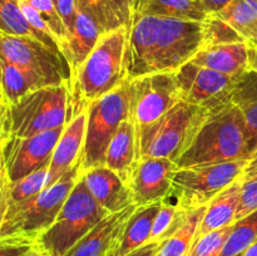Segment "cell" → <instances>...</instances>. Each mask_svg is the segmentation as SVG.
<instances>
[{
    "instance_id": "1",
    "label": "cell",
    "mask_w": 257,
    "mask_h": 256,
    "mask_svg": "<svg viewBox=\"0 0 257 256\" xmlns=\"http://www.w3.org/2000/svg\"><path fill=\"white\" fill-rule=\"evenodd\" d=\"M205 47L203 22L135 15L125 50L127 79L177 72Z\"/></svg>"
},
{
    "instance_id": "2",
    "label": "cell",
    "mask_w": 257,
    "mask_h": 256,
    "mask_svg": "<svg viewBox=\"0 0 257 256\" xmlns=\"http://www.w3.org/2000/svg\"><path fill=\"white\" fill-rule=\"evenodd\" d=\"M128 28L103 33L89 57L70 79V119L94 100L118 89L127 82L125 50Z\"/></svg>"
},
{
    "instance_id": "3",
    "label": "cell",
    "mask_w": 257,
    "mask_h": 256,
    "mask_svg": "<svg viewBox=\"0 0 257 256\" xmlns=\"http://www.w3.org/2000/svg\"><path fill=\"white\" fill-rule=\"evenodd\" d=\"M79 163L38 195L0 212V243H34L54 223L80 178Z\"/></svg>"
},
{
    "instance_id": "4",
    "label": "cell",
    "mask_w": 257,
    "mask_h": 256,
    "mask_svg": "<svg viewBox=\"0 0 257 256\" xmlns=\"http://www.w3.org/2000/svg\"><path fill=\"white\" fill-rule=\"evenodd\" d=\"M250 160L242 113L236 105L210 113L195 141L177 161L178 168Z\"/></svg>"
},
{
    "instance_id": "5",
    "label": "cell",
    "mask_w": 257,
    "mask_h": 256,
    "mask_svg": "<svg viewBox=\"0 0 257 256\" xmlns=\"http://www.w3.org/2000/svg\"><path fill=\"white\" fill-rule=\"evenodd\" d=\"M70 120L68 85L44 87L0 107V140L9 136L27 138L64 127Z\"/></svg>"
},
{
    "instance_id": "6",
    "label": "cell",
    "mask_w": 257,
    "mask_h": 256,
    "mask_svg": "<svg viewBox=\"0 0 257 256\" xmlns=\"http://www.w3.org/2000/svg\"><path fill=\"white\" fill-rule=\"evenodd\" d=\"M210 110L187 102L172 109L137 133V160L141 157L168 158L177 163L190 148Z\"/></svg>"
},
{
    "instance_id": "7",
    "label": "cell",
    "mask_w": 257,
    "mask_h": 256,
    "mask_svg": "<svg viewBox=\"0 0 257 256\" xmlns=\"http://www.w3.org/2000/svg\"><path fill=\"white\" fill-rule=\"evenodd\" d=\"M107 215L109 212L94 200L80 176L54 223L35 245L44 256H64Z\"/></svg>"
},
{
    "instance_id": "8",
    "label": "cell",
    "mask_w": 257,
    "mask_h": 256,
    "mask_svg": "<svg viewBox=\"0 0 257 256\" xmlns=\"http://www.w3.org/2000/svg\"><path fill=\"white\" fill-rule=\"evenodd\" d=\"M248 161L237 160L177 168L173 173L170 192L163 200L171 201L188 211L205 207L216 196L242 177Z\"/></svg>"
},
{
    "instance_id": "9",
    "label": "cell",
    "mask_w": 257,
    "mask_h": 256,
    "mask_svg": "<svg viewBox=\"0 0 257 256\" xmlns=\"http://www.w3.org/2000/svg\"><path fill=\"white\" fill-rule=\"evenodd\" d=\"M127 82L88 105L87 133L79 160L80 175L105 166V156L123 120L130 117Z\"/></svg>"
},
{
    "instance_id": "10",
    "label": "cell",
    "mask_w": 257,
    "mask_h": 256,
    "mask_svg": "<svg viewBox=\"0 0 257 256\" xmlns=\"http://www.w3.org/2000/svg\"><path fill=\"white\" fill-rule=\"evenodd\" d=\"M128 119L136 135L181 102L176 72L155 73L128 79Z\"/></svg>"
},
{
    "instance_id": "11",
    "label": "cell",
    "mask_w": 257,
    "mask_h": 256,
    "mask_svg": "<svg viewBox=\"0 0 257 256\" xmlns=\"http://www.w3.org/2000/svg\"><path fill=\"white\" fill-rule=\"evenodd\" d=\"M0 58L34 73L49 87H69L72 72L64 55L39 40L0 33Z\"/></svg>"
},
{
    "instance_id": "12",
    "label": "cell",
    "mask_w": 257,
    "mask_h": 256,
    "mask_svg": "<svg viewBox=\"0 0 257 256\" xmlns=\"http://www.w3.org/2000/svg\"><path fill=\"white\" fill-rule=\"evenodd\" d=\"M64 127L27 138L9 136L0 140V178L13 183L39 170L52 157Z\"/></svg>"
},
{
    "instance_id": "13",
    "label": "cell",
    "mask_w": 257,
    "mask_h": 256,
    "mask_svg": "<svg viewBox=\"0 0 257 256\" xmlns=\"http://www.w3.org/2000/svg\"><path fill=\"white\" fill-rule=\"evenodd\" d=\"M237 77L207 69L192 62L186 63L176 72L181 100L210 112L230 103L231 92Z\"/></svg>"
},
{
    "instance_id": "14",
    "label": "cell",
    "mask_w": 257,
    "mask_h": 256,
    "mask_svg": "<svg viewBox=\"0 0 257 256\" xmlns=\"http://www.w3.org/2000/svg\"><path fill=\"white\" fill-rule=\"evenodd\" d=\"M177 165L168 158L141 157L136 162L128 187L137 206L161 202L168 195Z\"/></svg>"
},
{
    "instance_id": "15",
    "label": "cell",
    "mask_w": 257,
    "mask_h": 256,
    "mask_svg": "<svg viewBox=\"0 0 257 256\" xmlns=\"http://www.w3.org/2000/svg\"><path fill=\"white\" fill-rule=\"evenodd\" d=\"M88 108L73 117L63 130L50 158L45 187H50L79 163L87 133Z\"/></svg>"
},
{
    "instance_id": "16",
    "label": "cell",
    "mask_w": 257,
    "mask_h": 256,
    "mask_svg": "<svg viewBox=\"0 0 257 256\" xmlns=\"http://www.w3.org/2000/svg\"><path fill=\"white\" fill-rule=\"evenodd\" d=\"M82 177L94 200L109 213L119 212L133 205L130 187L107 166L90 168L82 173Z\"/></svg>"
},
{
    "instance_id": "17",
    "label": "cell",
    "mask_w": 257,
    "mask_h": 256,
    "mask_svg": "<svg viewBox=\"0 0 257 256\" xmlns=\"http://www.w3.org/2000/svg\"><path fill=\"white\" fill-rule=\"evenodd\" d=\"M161 208V202L138 206L127 218L105 256H125L136 248L150 242L153 223Z\"/></svg>"
},
{
    "instance_id": "18",
    "label": "cell",
    "mask_w": 257,
    "mask_h": 256,
    "mask_svg": "<svg viewBox=\"0 0 257 256\" xmlns=\"http://www.w3.org/2000/svg\"><path fill=\"white\" fill-rule=\"evenodd\" d=\"M136 203L119 212L109 213L80 238L64 256H105L119 233L123 223L137 210Z\"/></svg>"
},
{
    "instance_id": "19",
    "label": "cell",
    "mask_w": 257,
    "mask_h": 256,
    "mask_svg": "<svg viewBox=\"0 0 257 256\" xmlns=\"http://www.w3.org/2000/svg\"><path fill=\"white\" fill-rule=\"evenodd\" d=\"M247 43L242 42L203 47L191 62L200 67L236 77L247 70Z\"/></svg>"
},
{
    "instance_id": "20",
    "label": "cell",
    "mask_w": 257,
    "mask_h": 256,
    "mask_svg": "<svg viewBox=\"0 0 257 256\" xmlns=\"http://www.w3.org/2000/svg\"><path fill=\"white\" fill-rule=\"evenodd\" d=\"M100 35L102 32L94 19L77 8L74 29L62 48L63 55L69 64L72 77L77 73L84 60L89 57L92 50L97 45Z\"/></svg>"
},
{
    "instance_id": "21",
    "label": "cell",
    "mask_w": 257,
    "mask_h": 256,
    "mask_svg": "<svg viewBox=\"0 0 257 256\" xmlns=\"http://www.w3.org/2000/svg\"><path fill=\"white\" fill-rule=\"evenodd\" d=\"M230 103L242 113L251 160L257 151V72L247 69L236 78Z\"/></svg>"
},
{
    "instance_id": "22",
    "label": "cell",
    "mask_w": 257,
    "mask_h": 256,
    "mask_svg": "<svg viewBox=\"0 0 257 256\" xmlns=\"http://www.w3.org/2000/svg\"><path fill=\"white\" fill-rule=\"evenodd\" d=\"M241 187L242 178H238L208 203L196 238L236 222V215L241 201Z\"/></svg>"
},
{
    "instance_id": "23",
    "label": "cell",
    "mask_w": 257,
    "mask_h": 256,
    "mask_svg": "<svg viewBox=\"0 0 257 256\" xmlns=\"http://www.w3.org/2000/svg\"><path fill=\"white\" fill-rule=\"evenodd\" d=\"M137 162V136L130 119L123 120L105 156V166L114 171L128 186L131 175Z\"/></svg>"
},
{
    "instance_id": "24",
    "label": "cell",
    "mask_w": 257,
    "mask_h": 256,
    "mask_svg": "<svg viewBox=\"0 0 257 256\" xmlns=\"http://www.w3.org/2000/svg\"><path fill=\"white\" fill-rule=\"evenodd\" d=\"M49 87L34 73L0 58V107H9L35 89Z\"/></svg>"
},
{
    "instance_id": "25",
    "label": "cell",
    "mask_w": 257,
    "mask_h": 256,
    "mask_svg": "<svg viewBox=\"0 0 257 256\" xmlns=\"http://www.w3.org/2000/svg\"><path fill=\"white\" fill-rule=\"evenodd\" d=\"M135 15H156L196 22H203L208 17L197 0H135Z\"/></svg>"
},
{
    "instance_id": "26",
    "label": "cell",
    "mask_w": 257,
    "mask_h": 256,
    "mask_svg": "<svg viewBox=\"0 0 257 256\" xmlns=\"http://www.w3.org/2000/svg\"><path fill=\"white\" fill-rule=\"evenodd\" d=\"M50 160H48L39 170L17 182L10 183L4 178H0V212L38 195L40 191L44 190Z\"/></svg>"
},
{
    "instance_id": "27",
    "label": "cell",
    "mask_w": 257,
    "mask_h": 256,
    "mask_svg": "<svg viewBox=\"0 0 257 256\" xmlns=\"http://www.w3.org/2000/svg\"><path fill=\"white\" fill-rule=\"evenodd\" d=\"M215 15L227 22L246 43L257 42V0H232Z\"/></svg>"
},
{
    "instance_id": "28",
    "label": "cell",
    "mask_w": 257,
    "mask_h": 256,
    "mask_svg": "<svg viewBox=\"0 0 257 256\" xmlns=\"http://www.w3.org/2000/svg\"><path fill=\"white\" fill-rule=\"evenodd\" d=\"M206 207L197 208L191 212L187 221L173 233L171 237L162 242L160 256H187L197 237L201 221L206 212Z\"/></svg>"
},
{
    "instance_id": "29",
    "label": "cell",
    "mask_w": 257,
    "mask_h": 256,
    "mask_svg": "<svg viewBox=\"0 0 257 256\" xmlns=\"http://www.w3.org/2000/svg\"><path fill=\"white\" fill-rule=\"evenodd\" d=\"M192 211L185 210L168 200L161 201V208L153 223L151 241H166L187 221Z\"/></svg>"
},
{
    "instance_id": "30",
    "label": "cell",
    "mask_w": 257,
    "mask_h": 256,
    "mask_svg": "<svg viewBox=\"0 0 257 256\" xmlns=\"http://www.w3.org/2000/svg\"><path fill=\"white\" fill-rule=\"evenodd\" d=\"M257 240V210L240 218L232 225V231L218 256L241 255Z\"/></svg>"
},
{
    "instance_id": "31",
    "label": "cell",
    "mask_w": 257,
    "mask_h": 256,
    "mask_svg": "<svg viewBox=\"0 0 257 256\" xmlns=\"http://www.w3.org/2000/svg\"><path fill=\"white\" fill-rule=\"evenodd\" d=\"M0 33L17 37H29L42 42L39 34L33 29L25 18L18 0L0 2Z\"/></svg>"
},
{
    "instance_id": "32",
    "label": "cell",
    "mask_w": 257,
    "mask_h": 256,
    "mask_svg": "<svg viewBox=\"0 0 257 256\" xmlns=\"http://www.w3.org/2000/svg\"><path fill=\"white\" fill-rule=\"evenodd\" d=\"M77 8L94 19L102 34L124 27L113 0H77Z\"/></svg>"
},
{
    "instance_id": "33",
    "label": "cell",
    "mask_w": 257,
    "mask_h": 256,
    "mask_svg": "<svg viewBox=\"0 0 257 256\" xmlns=\"http://www.w3.org/2000/svg\"><path fill=\"white\" fill-rule=\"evenodd\" d=\"M203 37L205 47L246 42L227 22L217 15H208L203 20Z\"/></svg>"
},
{
    "instance_id": "34",
    "label": "cell",
    "mask_w": 257,
    "mask_h": 256,
    "mask_svg": "<svg viewBox=\"0 0 257 256\" xmlns=\"http://www.w3.org/2000/svg\"><path fill=\"white\" fill-rule=\"evenodd\" d=\"M29 2L40 13V15L44 18L48 27L50 28L53 34L55 35V38L59 42L60 52H62L63 45L67 43L68 38H69V32H68L67 27H65L62 17H60L59 10L55 5L54 0H29Z\"/></svg>"
},
{
    "instance_id": "35",
    "label": "cell",
    "mask_w": 257,
    "mask_h": 256,
    "mask_svg": "<svg viewBox=\"0 0 257 256\" xmlns=\"http://www.w3.org/2000/svg\"><path fill=\"white\" fill-rule=\"evenodd\" d=\"M232 231V225L196 238L187 256H218Z\"/></svg>"
},
{
    "instance_id": "36",
    "label": "cell",
    "mask_w": 257,
    "mask_h": 256,
    "mask_svg": "<svg viewBox=\"0 0 257 256\" xmlns=\"http://www.w3.org/2000/svg\"><path fill=\"white\" fill-rule=\"evenodd\" d=\"M18 3H19V7L22 8L25 18H27L28 22L30 23V25L33 27V29H34L35 32L39 34L42 43H44L45 45L50 47L52 49L60 52L59 42H58V39L55 38V35L53 34V32L50 30V28L48 27L47 22H45L44 18L40 15V13L38 12V10L35 9L32 4H30L29 0H18Z\"/></svg>"
},
{
    "instance_id": "37",
    "label": "cell",
    "mask_w": 257,
    "mask_h": 256,
    "mask_svg": "<svg viewBox=\"0 0 257 256\" xmlns=\"http://www.w3.org/2000/svg\"><path fill=\"white\" fill-rule=\"evenodd\" d=\"M257 210V175L250 178H242L240 207L236 215V221L245 217Z\"/></svg>"
},
{
    "instance_id": "38",
    "label": "cell",
    "mask_w": 257,
    "mask_h": 256,
    "mask_svg": "<svg viewBox=\"0 0 257 256\" xmlns=\"http://www.w3.org/2000/svg\"><path fill=\"white\" fill-rule=\"evenodd\" d=\"M0 256H44L34 243H0Z\"/></svg>"
},
{
    "instance_id": "39",
    "label": "cell",
    "mask_w": 257,
    "mask_h": 256,
    "mask_svg": "<svg viewBox=\"0 0 257 256\" xmlns=\"http://www.w3.org/2000/svg\"><path fill=\"white\" fill-rule=\"evenodd\" d=\"M54 3L70 35L74 29L77 18V0H54Z\"/></svg>"
},
{
    "instance_id": "40",
    "label": "cell",
    "mask_w": 257,
    "mask_h": 256,
    "mask_svg": "<svg viewBox=\"0 0 257 256\" xmlns=\"http://www.w3.org/2000/svg\"><path fill=\"white\" fill-rule=\"evenodd\" d=\"M113 3H114L120 18H122L124 27H127L130 29L131 23H132L135 0H113Z\"/></svg>"
},
{
    "instance_id": "41",
    "label": "cell",
    "mask_w": 257,
    "mask_h": 256,
    "mask_svg": "<svg viewBox=\"0 0 257 256\" xmlns=\"http://www.w3.org/2000/svg\"><path fill=\"white\" fill-rule=\"evenodd\" d=\"M162 242L163 241H150L125 256H157L162 247Z\"/></svg>"
},
{
    "instance_id": "42",
    "label": "cell",
    "mask_w": 257,
    "mask_h": 256,
    "mask_svg": "<svg viewBox=\"0 0 257 256\" xmlns=\"http://www.w3.org/2000/svg\"><path fill=\"white\" fill-rule=\"evenodd\" d=\"M207 15H215L222 12L232 0H197Z\"/></svg>"
},
{
    "instance_id": "43",
    "label": "cell",
    "mask_w": 257,
    "mask_h": 256,
    "mask_svg": "<svg viewBox=\"0 0 257 256\" xmlns=\"http://www.w3.org/2000/svg\"><path fill=\"white\" fill-rule=\"evenodd\" d=\"M247 69L257 72V47L252 44H247Z\"/></svg>"
},
{
    "instance_id": "44",
    "label": "cell",
    "mask_w": 257,
    "mask_h": 256,
    "mask_svg": "<svg viewBox=\"0 0 257 256\" xmlns=\"http://www.w3.org/2000/svg\"><path fill=\"white\" fill-rule=\"evenodd\" d=\"M257 175V155L253 156L250 161H248L247 166L245 167L243 175L241 178H250Z\"/></svg>"
},
{
    "instance_id": "45",
    "label": "cell",
    "mask_w": 257,
    "mask_h": 256,
    "mask_svg": "<svg viewBox=\"0 0 257 256\" xmlns=\"http://www.w3.org/2000/svg\"><path fill=\"white\" fill-rule=\"evenodd\" d=\"M241 256H257V240L252 243V245L248 246V247L241 253Z\"/></svg>"
},
{
    "instance_id": "46",
    "label": "cell",
    "mask_w": 257,
    "mask_h": 256,
    "mask_svg": "<svg viewBox=\"0 0 257 256\" xmlns=\"http://www.w3.org/2000/svg\"><path fill=\"white\" fill-rule=\"evenodd\" d=\"M247 44H252V45H255V47H257V42H253V43H247Z\"/></svg>"
},
{
    "instance_id": "47",
    "label": "cell",
    "mask_w": 257,
    "mask_h": 256,
    "mask_svg": "<svg viewBox=\"0 0 257 256\" xmlns=\"http://www.w3.org/2000/svg\"><path fill=\"white\" fill-rule=\"evenodd\" d=\"M0 2H10V0H0Z\"/></svg>"
},
{
    "instance_id": "48",
    "label": "cell",
    "mask_w": 257,
    "mask_h": 256,
    "mask_svg": "<svg viewBox=\"0 0 257 256\" xmlns=\"http://www.w3.org/2000/svg\"><path fill=\"white\" fill-rule=\"evenodd\" d=\"M257 155V151H256V153H255V155H253V156H256ZM253 156H252V157H253ZM252 157H251V158H252Z\"/></svg>"
},
{
    "instance_id": "49",
    "label": "cell",
    "mask_w": 257,
    "mask_h": 256,
    "mask_svg": "<svg viewBox=\"0 0 257 256\" xmlns=\"http://www.w3.org/2000/svg\"><path fill=\"white\" fill-rule=\"evenodd\" d=\"M237 256H241V255H237Z\"/></svg>"
},
{
    "instance_id": "50",
    "label": "cell",
    "mask_w": 257,
    "mask_h": 256,
    "mask_svg": "<svg viewBox=\"0 0 257 256\" xmlns=\"http://www.w3.org/2000/svg\"><path fill=\"white\" fill-rule=\"evenodd\" d=\"M157 256H160V255H157Z\"/></svg>"
}]
</instances>
